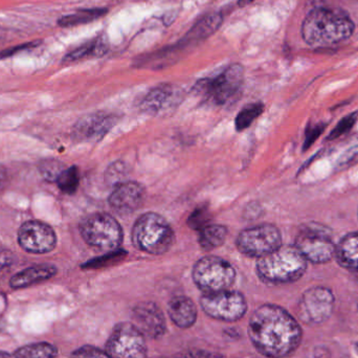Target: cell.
Returning a JSON list of instances; mask_svg holds the SVG:
<instances>
[{
  "instance_id": "cell-28",
  "label": "cell",
  "mask_w": 358,
  "mask_h": 358,
  "mask_svg": "<svg viewBox=\"0 0 358 358\" xmlns=\"http://www.w3.org/2000/svg\"><path fill=\"white\" fill-rule=\"evenodd\" d=\"M65 169L66 168L64 167V165L57 159H44L39 164L40 174L48 181H57Z\"/></svg>"
},
{
  "instance_id": "cell-36",
  "label": "cell",
  "mask_w": 358,
  "mask_h": 358,
  "mask_svg": "<svg viewBox=\"0 0 358 358\" xmlns=\"http://www.w3.org/2000/svg\"><path fill=\"white\" fill-rule=\"evenodd\" d=\"M39 44V42H29V43L22 44V45L15 46V48H8V50H3L0 52V59L8 58V57L13 56L16 52H20V50H27V48H35Z\"/></svg>"
},
{
  "instance_id": "cell-27",
  "label": "cell",
  "mask_w": 358,
  "mask_h": 358,
  "mask_svg": "<svg viewBox=\"0 0 358 358\" xmlns=\"http://www.w3.org/2000/svg\"><path fill=\"white\" fill-rule=\"evenodd\" d=\"M79 182V171H78L77 167L65 169L59 176V178L57 179V183H58V187H60L61 191L69 194V195L77 191Z\"/></svg>"
},
{
  "instance_id": "cell-4",
  "label": "cell",
  "mask_w": 358,
  "mask_h": 358,
  "mask_svg": "<svg viewBox=\"0 0 358 358\" xmlns=\"http://www.w3.org/2000/svg\"><path fill=\"white\" fill-rule=\"evenodd\" d=\"M176 241L173 229L157 213H147L136 220L132 229V242L138 250L151 255L166 254Z\"/></svg>"
},
{
  "instance_id": "cell-19",
  "label": "cell",
  "mask_w": 358,
  "mask_h": 358,
  "mask_svg": "<svg viewBox=\"0 0 358 358\" xmlns=\"http://www.w3.org/2000/svg\"><path fill=\"white\" fill-rule=\"evenodd\" d=\"M56 273L57 268L54 265H35V266L29 267V268L13 275L10 281V285L13 289L27 288L29 286L34 285V284L50 280Z\"/></svg>"
},
{
  "instance_id": "cell-9",
  "label": "cell",
  "mask_w": 358,
  "mask_h": 358,
  "mask_svg": "<svg viewBox=\"0 0 358 358\" xmlns=\"http://www.w3.org/2000/svg\"><path fill=\"white\" fill-rule=\"evenodd\" d=\"M236 243L242 254L260 259L281 248V233L273 224L257 225L241 231Z\"/></svg>"
},
{
  "instance_id": "cell-38",
  "label": "cell",
  "mask_w": 358,
  "mask_h": 358,
  "mask_svg": "<svg viewBox=\"0 0 358 358\" xmlns=\"http://www.w3.org/2000/svg\"><path fill=\"white\" fill-rule=\"evenodd\" d=\"M4 180H6V171H4L3 168L0 166V185H1Z\"/></svg>"
},
{
  "instance_id": "cell-29",
  "label": "cell",
  "mask_w": 358,
  "mask_h": 358,
  "mask_svg": "<svg viewBox=\"0 0 358 358\" xmlns=\"http://www.w3.org/2000/svg\"><path fill=\"white\" fill-rule=\"evenodd\" d=\"M357 117L358 113H355L341 120L338 125L336 126V128L330 132L329 136H328V141L336 140V138H341V136L346 134L347 132L350 131L353 126L357 123Z\"/></svg>"
},
{
  "instance_id": "cell-21",
  "label": "cell",
  "mask_w": 358,
  "mask_h": 358,
  "mask_svg": "<svg viewBox=\"0 0 358 358\" xmlns=\"http://www.w3.org/2000/svg\"><path fill=\"white\" fill-rule=\"evenodd\" d=\"M221 22H222V17L220 14L208 15L194 25L193 29L187 33L183 41H187V44L191 42L201 41L212 35L220 27Z\"/></svg>"
},
{
  "instance_id": "cell-15",
  "label": "cell",
  "mask_w": 358,
  "mask_h": 358,
  "mask_svg": "<svg viewBox=\"0 0 358 358\" xmlns=\"http://www.w3.org/2000/svg\"><path fill=\"white\" fill-rule=\"evenodd\" d=\"M146 197L144 187L134 181L117 185L109 196V204L120 214H130L142 206Z\"/></svg>"
},
{
  "instance_id": "cell-37",
  "label": "cell",
  "mask_w": 358,
  "mask_h": 358,
  "mask_svg": "<svg viewBox=\"0 0 358 358\" xmlns=\"http://www.w3.org/2000/svg\"><path fill=\"white\" fill-rule=\"evenodd\" d=\"M10 259H12V256H10V252H1L0 254V266H6V265L10 264Z\"/></svg>"
},
{
  "instance_id": "cell-24",
  "label": "cell",
  "mask_w": 358,
  "mask_h": 358,
  "mask_svg": "<svg viewBox=\"0 0 358 358\" xmlns=\"http://www.w3.org/2000/svg\"><path fill=\"white\" fill-rule=\"evenodd\" d=\"M104 8H88V10H80L75 14L67 15L62 17L58 21L59 25L63 27H76V25L84 24L92 22L96 19L101 18L106 14Z\"/></svg>"
},
{
  "instance_id": "cell-33",
  "label": "cell",
  "mask_w": 358,
  "mask_h": 358,
  "mask_svg": "<svg viewBox=\"0 0 358 358\" xmlns=\"http://www.w3.org/2000/svg\"><path fill=\"white\" fill-rule=\"evenodd\" d=\"M358 163V146L349 149L336 164V170H345Z\"/></svg>"
},
{
  "instance_id": "cell-10",
  "label": "cell",
  "mask_w": 358,
  "mask_h": 358,
  "mask_svg": "<svg viewBox=\"0 0 358 358\" xmlns=\"http://www.w3.org/2000/svg\"><path fill=\"white\" fill-rule=\"evenodd\" d=\"M106 352L113 358H146L145 336L134 324H119L108 338Z\"/></svg>"
},
{
  "instance_id": "cell-39",
  "label": "cell",
  "mask_w": 358,
  "mask_h": 358,
  "mask_svg": "<svg viewBox=\"0 0 358 358\" xmlns=\"http://www.w3.org/2000/svg\"><path fill=\"white\" fill-rule=\"evenodd\" d=\"M255 1V0H239V6H248V4H250V2Z\"/></svg>"
},
{
  "instance_id": "cell-34",
  "label": "cell",
  "mask_w": 358,
  "mask_h": 358,
  "mask_svg": "<svg viewBox=\"0 0 358 358\" xmlns=\"http://www.w3.org/2000/svg\"><path fill=\"white\" fill-rule=\"evenodd\" d=\"M176 358H225L219 353L210 352L206 350H189L180 353Z\"/></svg>"
},
{
  "instance_id": "cell-30",
  "label": "cell",
  "mask_w": 358,
  "mask_h": 358,
  "mask_svg": "<svg viewBox=\"0 0 358 358\" xmlns=\"http://www.w3.org/2000/svg\"><path fill=\"white\" fill-rule=\"evenodd\" d=\"M210 215L208 208L202 206V208H196L192 213L191 216L187 219V224L192 229L199 231V229H203L204 227L210 224Z\"/></svg>"
},
{
  "instance_id": "cell-8",
  "label": "cell",
  "mask_w": 358,
  "mask_h": 358,
  "mask_svg": "<svg viewBox=\"0 0 358 358\" xmlns=\"http://www.w3.org/2000/svg\"><path fill=\"white\" fill-rule=\"evenodd\" d=\"M243 80V67L233 64L216 77L198 82L195 88L206 100L216 105H224L241 90Z\"/></svg>"
},
{
  "instance_id": "cell-25",
  "label": "cell",
  "mask_w": 358,
  "mask_h": 358,
  "mask_svg": "<svg viewBox=\"0 0 358 358\" xmlns=\"http://www.w3.org/2000/svg\"><path fill=\"white\" fill-rule=\"evenodd\" d=\"M58 355L56 347L48 343L27 345L15 351V358H55Z\"/></svg>"
},
{
  "instance_id": "cell-40",
  "label": "cell",
  "mask_w": 358,
  "mask_h": 358,
  "mask_svg": "<svg viewBox=\"0 0 358 358\" xmlns=\"http://www.w3.org/2000/svg\"><path fill=\"white\" fill-rule=\"evenodd\" d=\"M0 358H8V355L4 352H0Z\"/></svg>"
},
{
  "instance_id": "cell-5",
  "label": "cell",
  "mask_w": 358,
  "mask_h": 358,
  "mask_svg": "<svg viewBox=\"0 0 358 358\" xmlns=\"http://www.w3.org/2000/svg\"><path fill=\"white\" fill-rule=\"evenodd\" d=\"M80 231L86 243L99 250H117L123 241V229L120 223L110 215L103 213L84 219Z\"/></svg>"
},
{
  "instance_id": "cell-23",
  "label": "cell",
  "mask_w": 358,
  "mask_h": 358,
  "mask_svg": "<svg viewBox=\"0 0 358 358\" xmlns=\"http://www.w3.org/2000/svg\"><path fill=\"white\" fill-rule=\"evenodd\" d=\"M106 52V41H104L102 38H96V39L92 40V41L87 42V43L83 44V45L69 52V55L65 56L63 62H75V61L81 60V59L87 58V57H100L103 56Z\"/></svg>"
},
{
  "instance_id": "cell-3",
  "label": "cell",
  "mask_w": 358,
  "mask_h": 358,
  "mask_svg": "<svg viewBox=\"0 0 358 358\" xmlns=\"http://www.w3.org/2000/svg\"><path fill=\"white\" fill-rule=\"evenodd\" d=\"M307 269V260L296 246H281L259 259L257 273L268 284H288L298 281Z\"/></svg>"
},
{
  "instance_id": "cell-6",
  "label": "cell",
  "mask_w": 358,
  "mask_h": 358,
  "mask_svg": "<svg viewBox=\"0 0 358 358\" xmlns=\"http://www.w3.org/2000/svg\"><path fill=\"white\" fill-rule=\"evenodd\" d=\"M235 279L234 267L219 257H204L194 266V282L206 294L229 290Z\"/></svg>"
},
{
  "instance_id": "cell-16",
  "label": "cell",
  "mask_w": 358,
  "mask_h": 358,
  "mask_svg": "<svg viewBox=\"0 0 358 358\" xmlns=\"http://www.w3.org/2000/svg\"><path fill=\"white\" fill-rule=\"evenodd\" d=\"M180 90L172 85H161L153 88L142 102L146 113L159 115L169 110L180 102Z\"/></svg>"
},
{
  "instance_id": "cell-7",
  "label": "cell",
  "mask_w": 358,
  "mask_h": 358,
  "mask_svg": "<svg viewBox=\"0 0 358 358\" xmlns=\"http://www.w3.org/2000/svg\"><path fill=\"white\" fill-rule=\"evenodd\" d=\"M294 246L307 262L315 264L329 262L336 255V245L329 229L317 223H309L302 227Z\"/></svg>"
},
{
  "instance_id": "cell-20",
  "label": "cell",
  "mask_w": 358,
  "mask_h": 358,
  "mask_svg": "<svg viewBox=\"0 0 358 358\" xmlns=\"http://www.w3.org/2000/svg\"><path fill=\"white\" fill-rule=\"evenodd\" d=\"M334 257L341 266L358 273V233L345 236L336 245Z\"/></svg>"
},
{
  "instance_id": "cell-31",
  "label": "cell",
  "mask_w": 358,
  "mask_h": 358,
  "mask_svg": "<svg viewBox=\"0 0 358 358\" xmlns=\"http://www.w3.org/2000/svg\"><path fill=\"white\" fill-rule=\"evenodd\" d=\"M125 255V252L117 250V252H113L111 254L106 255V256L90 261V262L84 265V267H85V268H98V267L105 266V265L108 264V263H113V261L121 260Z\"/></svg>"
},
{
  "instance_id": "cell-32",
  "label": "cell",
  "mask_w": 358,
  "mask_h": 358,
  "mask_svg": "<svg viewBox=\"0 0 358 358\" xmlns=\"http://www.w3.org/2000/svg\"><path fill=\"white\" fill-rule=\"evenodd\" d=\"M73 358H113L105 351L92 346L82 347L73 352Z\"/></svg>"
},
{
  "instance_id": "cell-35",
  "label": "cell",
  "mask_w": 358,
  "mask_h": 358,
  "mask_svg": "<svg viewBox=\"0 0 358 358\" xmlns=\"http://www.w3.org/2000/svg\"><path fill=\"white\" fill-rule=\"evenodd\" d=\"M324 128H325V126L324 125H315V127L308 128L304 143L305 150H306L307 148H309V147L315 142V140H317V138L323 134Z\"/></svg>"
},
{
  "instance_id": "cell-14",
  "label": "cell",
  "mask_w": 358,
  "mask_h": 358,
  "mask_svg": "<svg viewBox=\"0 0 358 358\" xmlns=\"http://www.w3.org/2000/svg\"><path fill=\"white\" fill-rule=\"evenodd\" d=\"M134 325L145 336L157 338L165 334L166 320L157 304L142 303L134 309Z\"/></svg>"
},
{
  "instance_id": "cell-11",
  "label": "cell",
  "mask_w": 358,
  "mask_h": 358,
  "mask_svg": "<svg viewBox=\"0 0 358 358\" xmlns=\"http://www.w3.org/2000/svg\"><path fill=\"white\" fill-rule=\"evenodd\" d=\"M336 298L331 290L326 287H313L303 294L299 302V319L308 325H320L327 321L334 310Z\"/></svg>"
},
{
  "instance_id": "cell-13",
  "label": "cell",
  "mask_w": 358,
  "mask_h": 358,
  "mask_svg": "<svg viewBox=\"0 0 358 358\" xmlns=\"http://www.w3.org/2000/svg\"><path fill=\"white\" fill-rule=\"evenodd\" d=\"M18 242L25 252L45 254L54 250L57 236L50 225L41 221H27L19 229Z\"/></svg>"
},
{
  "instance_id": "cell-12",
  "label": "cell",
  "mask_w": 358,
  "mask_h": 358,
  "mask_svg": "<svg viewBox=\"0 0 358 358\" xmlns=\"http://www.w3.org/2000/svg\"><path fill=\"white\" fill-rule=\"evenodd\" d=\"M200 305L208 317L223 322H236L245 315L248 304L240 292H224L206 294Z\"/></svg>"
},
{
  "instance_id": "cell-22",
  "label": "cell",
  "mask_w": 358,
  "mask_h": 358,
  "mask_svg": "<svg viewBox=\"0 0 358 358\" xmlns=\"http://www.w3.org/2000/svg\"><path fill=\"white\" fill-rule=\"evenodd\" d=\"M198 242L202 250H213L224 243L227 237V229L220 224H208L199 229Z\"/></svg>"
},
{
  "instance_id": "cell-1",
  "label": "cell",
  "mask_w": 358,
  "mask_h": 358,
  "mask_svg": "<svg viewBox=\"0 0 358 358\" xmlns=\"http://www.w3.org/2000/svg\"><path fill=\"white\" fill-rule=\"evenodd\" d=\"M248 334L255 348L269 358L289 357L300 346L302 329L285 309L263 305L250 317Z\"/></svg>"
},
{
  "instance_id": "cell-2",
  "label": "cell",
  "mask_w": 358,
  "mask_h": 358,
  "mask_svg": "<svg viewBox=\"0 0 358 358\" xmlns=\"http://www.w3.org/2000/svg\"><path fill=\"white\" fill-rule=\"evenodd\" d=\"M352 19L329 8H317L308 13L303 21L302 36L310 45H332L349 39L355 33Z\"/></svg>"
},
{
  "instance_id": "cell-26",
  "label": "cell",
  "mask_w": 358,
  "mask_h": 358,
  "mask_svg": "<svg viewBox=\"0 0 358 358\" xmlns=\"http://www.w3.org/2000/svg\"><path fill=\"white\" fill-rule=\"evenodd\" d=\"M263 110H264V105L262 103H252L244 107L236 117V129L238 131H242L250 127L252 122L262 115Z\"/></svg>"
},
{
  "instance_id": "cell-17",
  "label": "cell",
  "mask_w": 358,
  "mask_h": 358,
  "mask_svg": "<svg viewBox=\"0 0 358 358\" xmlns=\"http://www.w3.org/2000/svg\"><path fill=\"white\" fill-rule=\"evenodd\" d=\"M115 123L113 115L96 113L80 120L76 125L75 136L80 140L102 138Z\"/></svg>"
},
{
  "instance_id": "cell-18",
  "label": "cell",
  "mask_w": 358,
  "mask_h": 358,
  "mask_svg": "<svg viewBox=\"0 0 358 358\" xmlns=\"http://www.w3.org/2000/svg\"><path fill=\"white\" fill-rule=\"evenodd\" d=\"M168 313L173 323L180 328L191 327L197 319V309L193 301L183 296H176L170 301Z\"/></svg>"
}]
</instances>
